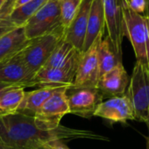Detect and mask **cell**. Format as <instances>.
Returning a JSON list of instances; mask_svg holds the SVG:
<instances>
[{"label":"cell","instance_id":"3","mask_svg":"<svg viewBox=\"0 0 149 149\" xmlns=\"http://www.w3.org/2000/svg\"><path fill=\"white\" fill-rule=\"evenodd\" d=\"M64 29L29 40L25 48L19 53L26 67L34 74L44 67L57 45L64 39Z\"/></svg>","mask_w":149,"mask_h":149},{"label":"cell","instance_id":"10","mask_svg":"<svg viewBox=\"0 0 149 149\" xmlns=\"http://www.w3.org/2000/svg\"><path fill=\"white\" fill-rule=\"evenodd\" d=\"M0 83L24 89L37 86L34 74L26 67L19 54L0 62Z\"/></svg>","mask_w":149,"mask_h":149},{"label":"cell","instance_id":"7","mask_svg":"<svg viewBox=\"0 0 149 149\" xmlns=\"http://www.w3.org/2000/svg\"><path fill=\"white\" fill-rule=\"evenodd\" d=\"M127 0H103L105 27L115 54L122 59L123 17Z\"/></svg>","mask_w":149,"mask_h":149},{"label":"cell","instance_id":"19","mask_svg":"<svg viewBox=\"0 0 149 149\" xmlns=\"http://www.w3.org/2000/svg\"><path fill=\"white\" fill-rule=\"evenodd\" d=\"M97 61L99 67V78L105 73L111 70L118 63L122 62V59L115 54L109 38L102 39L97 47Z\"/></svg>","mask_w":149,"mask_h":149},{"label":"cell","instance_id":"28","mask_svg":"<svg viewBox=\"0 0 149 149\" xmlns=\"http://www.w3.org/2000/svg\"><path fill=\"white\" fill-rule=\"evenodd\" d=\"M33 1V0H14V3H13V9L18 8L25 4H27L29 2Z\"/></svg>","mask_w":149,"mask_h":149},{"label":"cell","instance_id":"35","mask_svg":"<svg viewBox=\"0 0 149 149\" xmlns=\"http://www.w3.org/2000/svg\"><path fill=\"white\" fill-rule=\"evenodd\" d=\"M33 149H42V148H40V147H36V148H33Z\"/></svg>","mask_w":149,"mask_h":149},{"label":"cell","instance_id":"30","mask_svg":"<svg viewBox=\"0 0 149 149\" xmlns=\"http://www.w3.org/2000/svg\"><path fill=\"white\" fill-rule=\"evenodd\" d=\"M6 1H7V0H0V10H1V8L3 7V6L6 4Z\"/></svg>","mask_w":149,"mask_h":149},{"label":"cell","instance_id":"17","mask_svg":"<svg viewBox=\"0 0 149 149\" xmlns=\"http://www.w3.org/2000/svg\"><path fill=\"white\" fill-rule=\"evenodd\" d=\"M28 41L24 26L16 27L4 35L0 39V62L18 54L25 48Z\"/></svg>","mask_w":149,"mask_h":149},{"label":"cell","instance_id":"8","mask_svg":"<svg viewBox=\"0 0 149 149\" xmlns=\"http://www.w3.org/2000/svg\"><path fill=\"white\" fill-rule=\"evenodd\" d=\"M104 35L99 36L92 46L83 52L78 62L73 87L97 88L99 81V67L97 61V47Z\"/></svg>","mask_w":149,"mask_h":149},{"label":"cell","instance_id":"31","mask_svg":"<svg viewBox=\"0 0 149 149\" xmlns=\"http://www.w3.org/2000/svg\"><path fill=\"white\" fill-rule=\"evenodd\" d=\"M146 3H147V11H146V14L149 13V0H146Z\"/></svg>","mask_w":149,"mask_h":149},{"label":"cell","instance_id":"26","mask_svg":"<svg viewBox=\"0 0 149 149\" xmlns=\"http://www.w3.org/2000/svg\"><path fill=\"white\" fill-rule=\"evenodd\" d=\"M13 3L14 0H7L6 2V4L3 6L1 10H0V19L9 17L11 12L13 9Z\"/></svg>","mask_w":149,"mask_h":149},{"label":"cell","instance_id":"32","mask_svg":"<svg viewBox=\"0 0 149 149\" xmlns=\"http://www.w3.org/2000/svg\"><path fill=\"white\" fill-rule=\"evenodd\" d=\"M146 124V125L148 127V132H149V118H148V120H147V122ZM148 141H149V136H148Z\"/></svg>","mask_w":149,"mask_h":149},{"label":"cell","instance_id":"14","mask_svg":"<svg viewBox=\"0 0 149 149\" xmlns=\"http://www.w3.org/2000/svg\"><path fill=\"white\" fill-rule=\"evenodd\" d=\"M77 68H41L34 76L36 85L47 86H71L76 77Z\"/></svg>","mask_w":149,"mask_h":149},{"label":"cell","instance_id":"15","mask_svg":"<svg viewBox=\"0 0 149 149\" xmlns=\"http://www.w3.org/2000/svg\"><path fill=\"white\" fill-rule=\"evenodd\" d=\"M82 53L64 39L60 41L44 67L57 68H77Z\"/></svg>","mask_w":149,"mask_h":149},{"label":"cell","instance_id":"27","mask_svg":"<svg viewBox=\"0 0 149 149\" xmlns=\"http://www.w3.org/2000/svg\"><path fill=\"white\" fill-rule=\"evenodd\" d=\"M13 88H18V86H14V85L4 84V83H0V98H1V97L6 92H7L8 91H10V90H12ZM19 88H21V87H19Z\"/></svg>","mask_w":149,"mask_h":149},{"label":"cell","instance_id":"5","mask_svg":"<svg viewBox=\"0 0 149 149\" xmlns=\"http://www.w3.org/2000/svg\"><path fill=\"white\" fill-rule=\"evenodd\" d=\"M61 28L63 29L61 24L59 0H47L46 4L24 26L25 33L28 40L50 33Z\"/></svg>","mask_w":149,"mask_h":149},{"label":"cell","instance_id":"33","mask_svg":"<svg viewBox=\"0 0 149 149\" xmlns=\"http://www.w3.org/2000/svg\"><path fill=\"white\" fill-rule=\"evenodd\" d=\"M146 18H147V22H148V28H149V13H147L146 15Z\"/></svg>","mask_w":149,"mask_h":149},{"label":"cell","instance_id":"24","mask_svg":"<svg viewBox=\"0 0 149 149\" xmlns=\"http://www.w3.org/2000/svg\"><path fill=\"white\" fill-rule=\"evenodd\" d=\"M37 147H40L42 149H70L68 148V146H66L63 140H60V139H54V140H49L44 142Z\"/></svg>","mask_w":149,"mask_h":149},{"label":"cell","instance_id":"16","mask_svg":"<svg viewBox=\"0 0 149 149\" xmlns=\"http://www.w3.org/2000/svg\"><path fill=\"white\" fill-rule=\"evenodd\" d=\"M104 29L105 20L103 0H92L83 52L88 50L99 36L104 35Z\"/></svg>","mask_w":149,"mask_h":149},{"label":"cell","instance_id":"34","mask_svg":"<svg viewBox=\"0 0 149 149\" xmlns=\"http://www.w3.org/2000/svg\"><path fill=\"white\" fill-rule=\"evenodd\" d=\"M146 148L149 149V141H147V145H146Z\"/></svg>","mask_w":149,"mask_h":149},{"label":"cell","instance_id":"12","mask_svg":"<svg viewBox=\"0 0 149 149\" xmlns=\"http://www.w3.org/2000/svg\"><path fill=\"white\" fill-rule=\"evenodd\" d=\"M91 3L92 0H82L76 17L64 34V40L80 53H83L84 50Z\"/></svg>","mask_w":149,"mask_h":149},{"label":"cell","instance_id":"4","mask_svg":"<svg viewBox=\"0 0 149 149\" xmlns=\"http://www.w3.org/2000/svg\"><path fill=\"white\" fill-rule=\"evenodd\" d=\"M126 95L132 103L135 120L146 123L149 118V67L136 61Z\"/></svg>","mask_w":149,"mask_h":149},{"label":"cell","instance_id":"6","mask_svg":"<svg viewBox=\"0 0 149 149\" xmlns=\"http://www.w3.org/2000/svg\"><path fill=\"white\" fill-rule=\"evenodd\" d=\"M67 97L69 113L86 118L94 116L97 107L104 99L97 88L73 86L67 90Z\"/></svg>","mask_w":149,"mask_h":149},{"label":"cell","instance_id":"18","mask_svg":"<svg viewBox=\"0 0 149 149\" xmlns=\"http://www.w3.org/2000/svg\"><path fill=\"white\" fill-rule=\"evenodd\" d=\"M60 86L47 85L40 86L39 89L25 92L24 98L19 107L18 112L35 116L44 103L54 94Z\"/></svg>","mask_w":149,"mask_h":149},{"label":"cell","instance_id":"2","mask_svg":"<svg viewBox=\"0 0 149 149\" xmlns=\"http://www.w3.org/2000/svg\"><path fill=\"white\" fill-rule=\"evenodd\" d=\"M124 36L130 40L137 61L149 67V28L146 15L132 12L127 6L124 8Z\"/></svg>","mask_w":149,"mask_h":149},{"label":"cell","instance_id":"9","mask_svg":"<svg viewBox=\"0 0 149 149\" xmlns=\"http://www.w3.org/2000/svg\"><path fill=\"white\" fill-rule=\"evenodd\" d=\"M68 87L60 86L44 103L34 117L48 126H59L61 119L65 115L69 114L67 97V90Z\"/></svg>","mask_w":149,"mask_h":149},{"label":"cell","instance_id":"22","mask_svg":"<svg viewBox=\"0 0 149 149\" xmlns=\"http://www.w3.org/2000/svg\"><path fill=\"white\" fill-rule=\"evenodd\" d=\"M59 1L61 24L63 29L66 31L69 27L74 17H76L81 6L82 0H59Z\"/></svg>","mask_w":149,"mask_h":149},{"label":"cell","instance_id":"23","mask_svg":"<svg viewBox=\"0 0 149 149\" xmlns=\"http://www.w3.org/2000/svg\"><path fill=\"white\" fill-rule=\"evenodd\" d=\"M128 7L134 13L143 15L147 11L146 0H127Z\"/></svg>","mask_w":149,"mask_h":149},{"label":"cell","instance_id":"11","mask_svg":"<svg viewBox=\"0 0 149 149\" xmlns=\"http://www.w3.org/2000/svg\"><path fill=\"white\" fill-rule=\"evenodd\" d=\"M94 116L111 123H126L128 120H135L133 108L126 93L103 101L97 107Z\"/></svg>","mask_w":149,"mask_h":149},{"label":"cell","instance_id":"20","mask_svg":"<svg viewBox=\"0 0 149 149\" xmlns=\"http://www.w3.org/2000/svg\"><path fill=\"white\" fill-rule=\"evenodd\" d=\"M47 0H33L18 8L13 9L9 15L10 21L16 27L24 26L26 22L46 4Z\"/></svg>","mask_w":149,"mask_h":149},{"label":"cell","instance_id":"13","mask_svg":"<svg viewBox=\"0 0 149 149\" xmlns=\"http://www.w3.org/2000/svg\"><path fill=\"white\" fill-rule=\"evenodd\" d=\"M129 84V77L122 62L99 78L97 89L104 97L121 96L125 93Z\"/></svg>","mask_w":149,"mask_h":149},{"label":"cell","instance_id":"25","mask_svg":"<svg viewBox=\"0 0 149 149\" xmlns=\"http://www.w3.org/2000/svg\"><path fill=\"white\" fill-rule=\"evenodd\" d=\"M14 28H16V26L10 21L9 17L1 19H0V39Z\"/></svg>","mask_w":149,"mask_h":149},{"label":"cell","instance_id":"21","mask_svg":"<svg viewBox=\"0 0 149 149\" xmlns=\"http://www.w3.org/2000/svg\"><path fill=\"white\" fill-rule=\"evenodd\" d=\"M25 92V89L19 87L6 92L0 98V116H7L18 112Z\"/></svg>","mask_w":149,"mask_h":149},{"label":"cell","instance_id":"29","mask_svg":"<svg viewBox=\"0 0 149 149\" xmlns=\"http://www.w3.org/2000/svg\"><path fill=\"white\" fill-rule=\"evenodd\" d=\"M0 149H13V148L7 146L6 144H5L1 139H0Z\"/></svg>","mask_w":149,"mask_h":149},{"label":"cell","instance_id":"1","mask_svg":"<svg viewBox=\"0 0 149 149\" xmlns=\"http://www.w3.org/2000/svg\"><path fill=\"white\" fill-rule=\"evenodd\" d=\"M107 139L89 130L73 129L61 125L51 127L34 116L21 112L0 116V139L13 149H33L44 142L54 139Z\"/></svg>","mask_w":149,"mask_h":149}]
</instances>
